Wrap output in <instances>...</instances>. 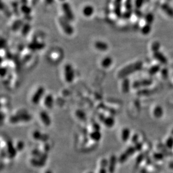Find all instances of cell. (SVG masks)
I'll list each match as a JSON object with an SVG mask.
<instances>
[{
  "label": "cell",
  "mask_w": 173,
  "mask_h": 173,
  "mask_svg": "<svg viewBox=\"0 0 173 173\" xmlns=\"http://www.w3.org/2000/svg\"><path fill=\"white\" fill-rule=\"evenodd\" d=\"M92 128L94 129V131H100L101 127H100V125L99 123L95 122V123H94L93 124Z\"/></svg>",
  "instance_id": "37"
},
{
  "label": "cell",
  "mask_w": 173,
  "mask_h": 173,
  "mask_svg": "<svg viewBox=\"0 0 173 173\" xmlns=\"http://www.w3.org/2000/svg\"><path fill=\"white\" fill-rule=\"evenodd\" d=\"M6 151L8 152V157L9 158H15L17 154V150L11 141H8L6 144Z\"/></svg>",
  "instance_id": "8"
},
{
  "label": "cell",
  "mask_w": 173,
  "mask_h": 173,
  "mask_svg": "<svg viewBox=\"0 0 173 173\" xmlns=\"http://www.w3.org/2000/svg\"><path fill=\"white\" fill-rule=\"evenodd\" d=\"M154 156L156 160H161V159L163 158V155L160 153H156V154H154Z\"/></svg>",
  "instance_id": "40"
},
{
  "label": "cell",
  "mask_w": 173,
  "mask_h": 173,
  "mask_svg": "<svg viewBox=\"0 0 173 173\" xmlns=\"http://www.w3.org/2000/svg\"><path fill=\"white\" fill-rule=\"evenodd\" d=\"M92 173V172H89V173Z\"/></svg>",
  "instance_id": "50"
},
{
  "label": "cell",
  "mask_w": 173,
  "mask_h": 173,
  "mask_svg": "<svg viewBox=\"0 0 173 173\" xmlns=\"http://www.w3.org/2000/svg\"><path fill=\"white\" fill-rule=\"evenodd\" d=\"M8 73V69L6 67H2L1 68V77H4Z\"/></svg>",
  "instance_id": "38"
},
{
  "label": "cell",
  "mask_w": 173,
  "mask_h": 173,
  "mask_svg": "<svg viewBox=\"0 0 173 173\" xmlns=\"http://www.w3.org/2000/svg\"><path fill=\"white\" fill-rule=\"evenodd\" d=\"M44 47H45V44L44 43L39 42L37 40H34L31 42L28 45V48L31 51L40 50L44 48Z\"/></svg>",
  "instance_id": "11"
},
{
  "label": "cell",
  "mask_w": 173,
  "mask_h": 173,
  "mask_svg": "<svg viewBox=\"0 0 173 173\" xmlns=\"http://www.w3.org/2000/svg\"><path fill=\"white\" fill-rule=\"evenodd\" d=\"M49 140V135L47 134H43L42 138L40 140V141L43 142H46L48 141Z\"/></svg>",
  "instance_id": "36"
},
{
  "label": "cell",
  "mask_w": 173,
  "mask_h": 173,
  "mask_svg": "<svg viewBox=\"0 0 173 173\" xmlns=\"http://www.w3.org/2000/svg\"><path fill=\"white\" fill-rule=\"evenodd\" d=\"M70 22L64 16H60L58 18V23L65 34L68 35L73 34L74 29L72 26L71 25Z\"/></svg>",
  "instance_id": "2"
},
{
  "label": "cell",
  "mask_w": 173,
  "mask_h": 173,
  "mask_svg": "<svg viewBox=\"0 0 173 173\" xmlns=\"http://www.w3.org/2000/svg\"><path fill=\"white\" fill-rule=\"evenodd\" d=\"M24 24V23L23 22L22 20L17 19V20H15V22L12 24L11 28H12V29L13 31H17V30H18L20 29H22Z\"/></svg>",
  "instance_id": "20"
},
{
  "label": "cell",
  "mask_w": 173,
  "mask_h": 173,
  "mask_svg": "<svg viewBox=\"0 0 173 173\" xmlns=\"http://www.w3.org/2000/svg\"><path fill=\"white\" fill-rule=\"evenodd\" d=\"M172 133H173V131H172Z\"/></svg>",
  "instance_id": "51"
},
{
  "label": "cell",
  "mask_w": 173,
  "mask_h": 173,
  "mask_svg": "<svg viewBox=\"0 0 173 173\" xmlns=\"http://www.w3.org/2000/svg\"><path fill=\"white\" fill-rule=\"evenodd\" d=\"M135 150H136V149H135V147L131 146V147H129L124 153L128 158L129 156L133 155L135 152Z\"/></svg>",
  "instance_id": "28"
},
{
  "label": "cell",
  "mask_w": 173,
  "mask_h": 173,
  "mask_svg": "<svg viewBox=\"0 0 173 173\" xmlns=\"http://www.w3.org/2000/svg\"><path fill=\"white\" fill-rule=\"evenodd\" d=\"M103 123L106 127L112 128L115 124V120L113 117L109 116L106 117L105 120L103 122Z\"/></svg>",
  "instance_id": "19"
},
{
  "label": "cell",
  "mask_w": 173,
  "mask_h": 173,
  "mask_svg": "<svg viewBox=\"0 0 173 173\" xmlns=\"http://www.w3.org/2000/svg\"><path fill=\"white\" fill-rule=\"evenodd\" d=\"M170 167L172 168V169H173V162L170 164Z\"/></svg>",
  "instance_id": "48"
},
{
  "label": "cell",
  "mask_w": 173,
  "mask_h": 173,
  "mask_svg": "<svg viewBox=\"0 0 173 173\" xmlns=\"http://www.w3.org/2000/svg\"><path fill=\"white\" fill-rule=\"evenodd\" d=\"M30 164L31 165L35 167H43L45 165L46 162L42 160L41 159L35 158H32L30 160Z\"/></svg>",
  "instance_id": "13"
},
{
  "label": "cell",
  "mask_w": 173,
  "mask_h": 173,
  "mask_svg": "<svg viewBox=\"0 0 173 173\" xmlns=\"http://www.w3.org/2000/svg\"><path fill=\"white\" fill-rule=\"evenodd\" d=\"M32 120V116L26 112H20L16 114L11 115L9 121L12 124H16L20 122H29Z\"/></svg>",
  "instance_id": "1"
},
{
  "label": "cell",
  "mask_w": 173,
  "mask_h": 173,
  "mask_svg": "<svg viewBox=\"0 0 173 173\" xmlns=\"http://www.w3.org/2000/svg\"><path fill=\"white\" fill-rule=\"evenodd\" d=\"M31 154L33 158H35L41 159L42 160L45 161L48 158V153L46 152H42L38 149H34L31 152Z\"/></svg>",
  "instance_id": "7"
},
{
  "label": "cell",
  "mask_w": 173,
  "mask_h": 173,
  "mask_svg": "<svg viewBox=\"0 0 173 173\" xmlns=\"http://www.w3.org/2000/svg\"><path fill=\"white\" fill-rule=\"evenodd\" d=\"M163 114V111L161 107L158 106L155 109L154 112V114L155 117L160 118L162 116Z\"/></svg>",
  "instance_id": "26"
},
{
  "label": "cell",
  "mask_w": 173,
  "mask_h": 173,
  "mask_svg": "<svg viewBox=\"0 0 173 173\" xmlns=\"http://www.w3.org/2000/svg\"><path fill=\"white\" fill-rule=\"evenodd\" d=\"M131 131L128 128H124L122 132V139L124 142L127 141L129 138Z\"/></svg>",
  "instance_id": "23"
},
{
  "label": "cell",
  "mask_w": 173,
  "mask_h": 173,
  "mask_svg": "<svg viewBox=\"0 0 173 173\" xmlns=\"http://www.w3.org/2000/svg\"><path fill=\"white\" fill-rule=\"evenodd\" d=\"M44 1H45V2L48 5H52L54 1V0H44Z\"/></svg>",
  "instance_id": "44"
},
{
  "label": "cell",
  "mask_w": 173,
  "mask_h": 173,
  "mask_svg": "<svg viewBox=\"0 0 173 173\" xmlns=\"http://www.w3.org/2000/svg\"><path fill=\"white\" fill-rule=\"evenodd\" d=\"M118 159L115 155H112L109 160V166L108 167V172L109 173H114L115 169V166Z\"/></svg>",
  "instance_id": "9"
},
{
  "label": "cell",
  "mask_w": 173,
  "mask_h": 173,
  "mask_svg": "<svg viewBox=\"0 0 173 173\" xmlns=\"http://www.w3.org/2000/svg\"><path fill=\"white\" fill-rule=\"evenodd\" d=\"M20 9L23 14L25 15L26 17L30 16V14L32 11V10L30 6H29L27 4H23L20 6Z\"/></svg>",
  "instance_id": "21"
},
{
  "label": "cell",
  "mask_w": 173,
  "mask_h": 173,
  "mask_svg": "<svg viewBox=\"0 0 173 173\" xmlns=\"http://www.w3.org/2000/svg\"><path fill=\"white\" fill-rule=\"evenodd\" d=\"M7 156H8V155L6 149H5L3 148L1 149V158L2 161L3 159L6 158Z\"/></svg>",
  "instance_id": "33"
},
{
  "label": "cell",
  "mask_w": 173,
  "mask_h": 173,
  "mask_svg": "<svg viewBox=\"0 0 173 173\" xmlns=\"http://www.w3.org/2000/svg\"><path fill=\"white\" fill-rule=\"evenodd\" d=\"M137 140V135H133V138H132V141H133V142H136Z\"/></svg>",
  "instance_id": "45"
},
{
  "label": "cell",
  "mask_w": 173,
  "mask_h": 173,
  "mask_svg": "<svg viewBox=\"0 0 173 173\" xmlns=\"http://www.w3.org/2000/svg\"><path fill=\"white\" fill-rule=\"evenodd\" d=\"M106 118V117L105 116L104 114H103V113H100V114H99L98 118H99V120H100L101 122L103 123V122H104V120H105Z\"/></svg>",
  "instance_id": "39"
},
{
  "label": "cell",
  "mask_w": 173,
  "mask_h": 173,
  "mask_svg": "<svg viewBox=\"0 0 173 173\" xmlns=\"http://www.w3.org/2000/svg\"><path fill=\"white\" fill-rule=\"evenodd\" d=\"M142 0H135V6H136L137 7L139 8V7L142 5Z\"/></svg>",
  "instance_id": "42"
},
{
  "label": "cell",
  "mask_w": 173,
  "mask_h": 173,
  "mask_svg": "<svg viewBox=\"0 0 173 173\" xmlns=\"http://www.w3.org/2000/svg\"><path fill=\"white\" fill-rule=\"evenodd\" d=\"M95 47L99 51L104 52L108 49V45L103 41H97L95 43Z\"/></svg>",
  "instance_id": "15"
},
{
  "label": "cell",
  "mask_w": 173,
  "mask_h": 173,
  "mask_svg": "<svg viewBox=\"0 0 173 173\" xmlns=\"http://www.w3.org/2000/svg\"><path fill=\"white\" fill-rule=\"evenodd\" d=\"M109 166V160L106 158H103L100 162V167L103 168H107Z\"/></svg>",
  "instance_id": "30"
},
{
  "label": "cell",
  "mask_w": 173,
  "mask_h": 173,
  "mask_svg": "<svg viewBox=\"0 0 173 173\" xmlns=\"http://www.w3.org/2000/svg\"><path fill=\"white\" fill-rule=\"evenodd\" d=\"M24 147H25V143L22 141H19L16 143V149L17 151H23Z\"/></svg>",
  "instance_id": "29"
},
{
  "label": "cell",
  "mask_w": 173,
  "mask_h": 173,
  "mask_svg": "<svg viewBox=\"0 0 173 173\" xmlns=\"http://www.w3.org/2000/svg\"><path fill=\"white\" fill-rule=\"evenodd\" d=\"M123 0H114V11L115 14L120 17L122 15V2Z\"/></svg>",
  "instance_id": "12"
},
{
  "label": "cell",
  "mask_w": 173,
  "mask_h": 173,
  "mask_svg": "<svg viewBox=\"0 0 173 173\" xmlns=\"http://www.w3.org/2000/svg\"><path fill=\"white\" fill-rule=\"evenodd\" d=\"M44 104L48 109H52L54 104V99L51 94L47 95L44 100Z\"/></svg>",
  "instance_id": "14"
},
{
  "label": "cell",
  "mask_w": 173,
  "mask_h": 173,
  "mask_svg": "<svg viewBox=\"0 0 173 173\" xmlns=\"http://www.w3.org/2000/svg\"><path fill=\"white\" fill-rule=\"evenodd\" d=\"M61 8L64 14L63 16L69 22L74 21L75 19V15L70 5L68 2H64L62 4Z\"/></svg>",
  "instance_id": "4"
},
{
  "label": "cell",
  "mask_w": 173,
  "mask_h": 173,
  "mask_svg": "<svg viewBox=\"0 0 173 173\" xmlns=\"http://www.w3.org/2000/svg\"><path fill=\"white\" fill-rule=\"evenodd\" d=\"M139 69V63L129 65L122 68L118 73V77L120 78H125L128 75L133 73L135 70Z\"/></svg>",
  "instance_id": "3"
},
{
  "label": "cell",
  "mask_w": 173,
  "mask_h": 173,
  "mask_svg": "<svg viewBox=\"0 0 173 173\" xmlns=\"http://www.w3.org/2000/svg\"><path fill=\"white\" fill-rule=\"evenodd\" d=\"M158 53H156V54L155 56V57H156V58L158 59V60L161 61L162 63H165V62H166V60L165 57L162 54H160Z\"/></svg>",
  "instance_id": "31"
},
{
  "label": "cell",
  "mask_w": 173,
  "mask_h": 173,
  "mask_svg": "<svg viewBox=\"0 0 173 173\" xmlns=\"http://www.w3.org/2000/svg\"><path fill=\"white\" fill-rule=\"evenodd\" d=\"M129 87H130V85H129V80L127 79H124L122 83V89L123 92L124 93L128 92L129 90Z\"/></svg>",
  "instance_id": "25"
},
{
  "label": "cell",
  "mask_w": 173,
  "mask_h": 173,
  "mask_svg": "<svg viewBox=\"0 0 173 173\" xmlns=\"http://www.w3.org/2000/svg\"><path fill=\"white\" fill-rule=\"evenodd\" d=\"M94 13V8L91 5H86L83 9V14L85 17H90Z\"/></svg>",
  "instance_id": "16"
},
{
  "label": "cell",
  "mask_w": 173,
  "mask_h": 173,
  "mask_svg": "<svg viewBox=\"0 0 173 173\" xmlns=\"http://www.w3.org/2000/svg\"><path fill=\"white\" fill-rule=\"evenodd\" d=\"M64 71L65 79L66 81L68 83L73 82L75 78V72L72 66L69 63L66 64L65 66Z\"/></svg>",
  "instance_id": "5"
},
{
  "label": "cell",
  "mask_w": 173,
  "mask_h": 173,
  "mask_svg": "<svg viewBox=\"0 0 173 173\" xmlns=\"http://www.w3.org/2000/svg\"><path fill=\"white\" fill-rule=\"evenodd\" d=\"M13 8L14 9V11L16 15H19V11H18V4L16 2H14L12 4Z\"/></svg>",
  "instance_id": "34"
},
{
  "label": "cell",
  "mask_w": 173,
  "mask_h": 173,
  "mask_svg": "<svg viewBox=\"0 0 173 173\" xmlns=\"http://www.w3.org/2000/svg\"><path fill=\"white\" fill-rule=\"evenodd\" d=\"M76 116L80 120L82 121H86L87 119L86 114L83 110L81 109H78L76 111Z\"/></svg>",
  "instance_id": "24"
},
{
  "label": "cell",
  "mask_w": 173,
  "mask_h": 173,
  "mask_svg": "<svg viewBox=\"0 0 173 173\" xmlns=\"http://www.w3.org/2000/svg\"><path fill=\"white\" fill-rule=\"evenodd\" d=\"M60 1H62V2H64L65 0H60Z\"/></svg>",
  "instance_id": "49"
},
{
  "label": "cell",
  "mask_w": 173,
  "mask_h": 173,
  "mask_svg": "<svg viewBox=\"0 0 173 173\" xmlns=\"http://www.w3.org/2000/svg\"><path fill=\"white\" fill-rule=\"evenodd\" d=\"M89 136L92 140L95 142L99 141L101 138V134L100 131H93L90 133Z\"/></svg>",
  "instance_id": "18"
},
{
  "label": "cell",
  "mask_w": 173,
  "mask_h": 173,
  "mask_svg": "<svg viewBox=\"0 0 173 173\" xmlns=\"http://www.w3.org/2000/svg\"><path fill=\"white\" fill-rule=\"evenodd\" d=\"M113 63V60L110 57L107 56L104 57L101 61V65L103 68H108Z\"/></svg>",
  "instance_id": "17"
},
{
  "label": "cell",
  "mask_w": 173,
  "mask_h": 173,
  "mask_svg": "<svg viewBox=\"0 0 173 173\" xmlns=\"http://www.w3.org/2000/svg\"><path fill=\"white\" fill-rule=\"evenodd\" d=\"M39 117L42 122L46 126H49L51 124V119L48 113L45 111H42L39 114Z\"/></svg>",
  "instance_id": "10"
},
{
  "label": "cell",
  "mask_w": 173,
  "mask_h": 173,
  "mask_svg": "<svg viewBox=\"0 0 173 173\" xmlns=\"http://www.w3.org/2000/svg\"><path fill=\"white\" fill-rule=\"evenodd\" d=\"M166 146L169 149H172L173 147V138L170 137L167 140L166 142Z\"/></svg>",
  "instance_id": "32"
},
{
  "label": "cell",
  "mask_w": 173,
  "mask_h": 173,
  "mask_svg": "<svg viewBox=\"0 0 173 173\" xmlns=\"http://www.w3.org/2000/svg\"><path fill=\"white\" fill-rule=\"evenodd\" d=\"M107 170L106 168H103V167H100L99 171V173H107Z\"/></svg>",
  "instance_id": "43"
},
{
  "label": "cell",
  "mask_w": 173,
  "mask_h": 173,
  "mask_svg": "<svg viewBox=\"0 0 173 173\" xmlns=\"http://www.w3.org/2000/svg\"><path fill=\"white\" fill-rule=\"evenodd\" d=\"M44 152H48L50 150V146L48 143H45L44 146Z\"/></svg>",
  "instance_id": "41"
},
{
  "label": "cell",
  "mask_w": 173,
  "mask_h": 173,
  "mask_svg": "<svg viewBox=\"0 0 173 173\" xmlns=\"http://www.w3.org/2000/svg\"><path fill=\"white\" fill-rule=\"evenodd\" d=\"M44 92H45V89L43 87L40 86L39 88H38L37 91L35 92V93L32 97L31 98L32 103L35 105L38 104L40 101L41 100V99L43 98Z\"/></svg>",
  "instance_id": "6"
},
{
  "label": "cell",
  "mask_w": 173,
  "mask_h": 173,
  "mask_svg": "<svg viewBox=\"0 0 173 173\" xmlns=\"http://www.w3.org/2000/svg\"><path fill=\"white\" fill-rule=\"evenodd\" d=\"M150 27L149 25L145 26L142 29V32L144 34H147L150 32Z\"/></svg>",
  "instance_id": "35"
},
{
  "label": "cell",
  "mask_w": 173,
  "mask_h": 173,
  "mask_svg": "<svg viewBox=\"0 0 173 173\" xmlns=\"http://www.w3.org/2000/svg\"><path fill=\"white\" fill-rule=\"evenodd\" d=\"M31 25L29 23H24L21 29V33L23 36H26L30 32Z\"/></svg>",
  "instance_id": "22"
},
{
  "label": "cell",
  "mask_w": 173,
  "mask_h": 173,
  "mask_svg": "<svg viewBox=\"0 0 173 173\" xmlns=\"http://www.w3.org/2000/svg\"><path fill=\"white\" fill-rule=\"evenodd\" d=\"M45 173H52V172L51 171V170H47L46 172H45Z\"/></svg>",
  "instance_id": "47"
},
{
  "label": "cell",
  "mask_w": 173,
  "mask_h": 173,
  "mask_svg": "<svg viewBox=\"0 0 173 173\" xmlns=\"http://www.w3.org/2000/svg\"><path fill=\"white\" fill-rule=\"evenodd\" d=\"M5 117L4 116L3 114V113L2 112V113H1V120H3V118H5Z\"/></svg>",
  "instance_id": "46"
},
{
  "label": "cell",
  "mask_w": 173,
  "mask_h": 173,
  "mask_svg": "<svg viewBox=\"0 0 173 173\" xmlns=\"http://www.w3.org/2000/svg\"><path fill=\"white\" fill-rule=\"evenodd\" d=\"M42 135H43V133H42L38 130H36V131H34V132L33 133V137L34 138V140H38V141H40Z\"/></svg>",
  "instance_id": "27"
}]
</instances>
